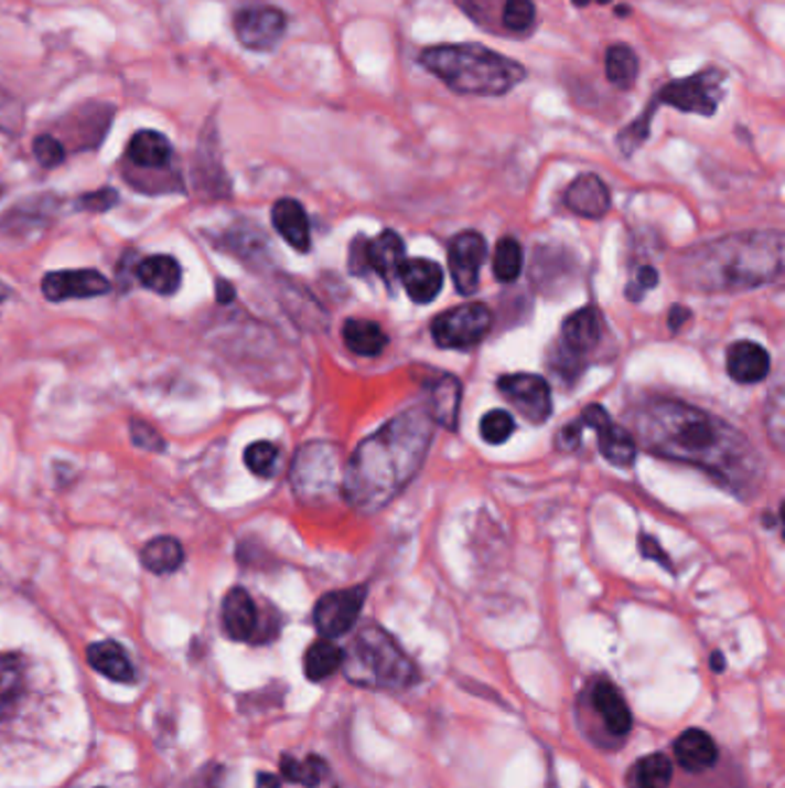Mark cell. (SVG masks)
Here are the masks:
<instances>
[{
	"label": "cell",
	"instance_id": "cell-1",
	"mask_svg": "<svg viewBox=\"0 0 785 788\" xmlns=\"http://www.w3.org/2000/svg\"><path fill=\"white\" fill-rule=\"evenodd\" d=\"M638 443L649 455L708 470L740 496H753L763 461L725 419L675 400H652L634 415Z\"/></svg>",
	"mask_w": 785,
	"mask_h": 788
},
{
	"label": "cell",
	"instance_id": "cell-2",
	"mask_svg": "<svg viewBox=\"0 0 785 788\" xmlns=\"http://www.w3.org/2000/svg\"><path fill=\"white\" fill-rule=\"evenodd\" d=\"M435 436L427 406L408 408L366 436L344 466L342 496L362 512L387 508L420 472Z\"/></svg>",
	"mask_w": 785,
	"mask_h": 788
},
{
	"label": "cell",
	"instance_id": "cell-3",
	"mask_svg": "<svg viewBox=\"0 0 785 788\" xmlns=\"http://www.w3.org/2000/svg\"><path fill=\"white\" fill-rule=\"evenodd\" d=\"M783 268V235L778 231L732 233L679 252L673 277L687 291L735 294L770 284Z\"/></svg>",
	"mask_w": 785,
	"mask_h": 788
},
{
	"label": "cell",
	"instance_id": "cell-4",
	"mask_svg": "<svg viewBox=\"0 0 785 788\" xmlns=\"http://www.w3.org/2000/svg\"><path fill=\"white\" fill-rule=\"evenodd\" d=\"M417 61L456 95L503 97L528 76L518 61L475 42L427 46Z\"/></svg>",
	"mask_w": 785,
	"mask_h": 788
},
{
	"label": "cell",
	"instance_id": "cell-5",
	"mask_svg": "<svg viewBox=\"0 0 785 788\" xmlns=\"http://www.w3.org/2000/svg\"><path fill=\"white\" fill-rule=\"evenodd\" d=\"M344 675L366 690L404 692L420 682V669L380 625H364L344 650Z\"/></svg>",
	"mask_w": 785,
	"mask_h": 788
},
{
	"label": "cell",
	"instance_id": "cell-6",
	"mask_svg": "<svg viewBox=\"0 0 785 788\" xmlns=\"http://www.w3.org/2000/svg\"><path fill=\"white\" fill-rule=\"evenodd\" d=\"M342 452L336 445L316 440L300 448L291 468V484L300 501L325 503L342 493Z\"/></svg>",
	"mask_w": 785,
	"mask_h": 788
},
{
	"label": "cell",
	"instance_id": "cell-7",
	"mask_svg": "<svg viewBox=\"0 0 785 788\" xmlns=\"http://www.w3.org/2000/svg\"><path fill=\"white\" fill-rule=\"evenodd\" d=\"M725 72L719 67H708L693 76L673 78L666 86L654 93L652 102L662 107H673L682 114H693L702 118H712L723 99Z\"/></svg>",
	"mask_w": 785,
	"mask_h": 788
},
{
	"label": "cell",
	"instance_id": "cell-8",
	"mask_svg": "<svg viewBox=\"0 0 785 788\" xmlns=\"http://www.w3.org/2000/svg\"><path fill=\"white\" fill-rule=\"evenodd\" d=\"M493 326V313L482 302H467L438 313L431 337L440 349H470L480 344Z\"/></svg>",
	"mask_w": 785,
	"mask_h": 788
},
{
	"label": "cell",
	"instance_id": "cell-9",
	"mask_svg": "<svg viewBox=\"0 0 785 788\" xmlns=\"http://www.w3.org/2000/svg\"><path fill=\"white\" fill-rule=\"evenodd\" d=\"M366 601V586H353L323 595L313 607V625L323 639H338L357 625Z\"/></svg>",
	"mask_w": 785,
	"mask_h": 788
},
{
	"label": "cell",
	"instance_id": "cell-10",
	"mask_svg": "<svg viewBox=\"0 0 785 788\" xmlns=\"http://www.w3.org/2000/svg\"><path fill=\"white\" fill-rule=\"evenodd\" d=\"M581 427H590L596 432L599 438V452L604 455L606 461L620 468H630L636 461L638 455V443L636 438L617 427L606 408H601L596 404H590L583 408V413L576 419Z\"/></svg>",
	"mask_w": 785,
	"mask_h": 788
},
{
	"label": "cell",
	"instance_id": "cell-11",
	"mask_svg": "<svg viewBox=\"0 0 785 788\" xmlns=\"http://www.w3.org/2000/svg\"><path fill=\"white\" fill-rule=\"evenodd\" d=\"M503 397L533 425H544L551 417V387L537 374H507L498 381Z\"/></svg>",
	"mask_w": 785,
	"mask_h": 788
},
{
	"label": "cell",
	"instance_id": "cell-12",
	"mask_svg": "<svg viewBox=\"0 0 785 788\" xmlns=\"http://www.w3.org/2000/svg\"><path fill=\"white\" fill-rule=\"evenodd\" d=\"M286 14L275 6H251L240 10L233 19L235 35L240 44L251 51L275 49L286 33Z\"/></svg>",
	"mask_w": 785,
	"mask_h": 788
},
{
	"label": "cell",
	"instance_id": "cell-13",
	"mask_svg": "<svg viewBox=\"0 0 785 788\" xmlns=\"http://www.w3.org/2000/svg\"><path fill=\"white\" fill-rule=\"evenodd\" d=\"M486 241L475 231H463L450 243L448 260L456 291L461 296H473L480 284V273L486 260Z\"/></svg>",
	"mask_w": 785,
	"mask_h": 788
},
{
	"label": "cell",
	"instance_id": "cell-14",
	"mask_svg": "<svg viewBox=\"0 0 785 788\" xmlns=\"http://www.w3.org/2000/svg\"><path fill=\"white\" fill-rule=\"evenodd\" d=\"M588 703L592 715L604 726V731L615 741H624L634 728V717L630 711V703L624 701L622 692L613 685L611 680L599 678L592 682L588 692Z\"/></svg>",
	"mask_w": 785,
	"mask_h": 788
},
{
	"label": "cell",
	"instance_id": "cell-15",
	"mask_svg": "<svg viewBox=\"0 0 785 788\" xmlns=\"http://www.w3.org/2000/svg\"><path fill=\"white\" fill-rule=\"evenodd\" d=\"M111 291L109 279L97 270H58L42 279V294L51 302H65L69 298H97Z\"/></svg>",
	"mask_w": 785,
	"mask_h": 788
},
{
	"label": "cell",
	"instance_id": "cell-16",
	"mask_svg": "<svg viewBox=\"0 0 785 788\" xmlns=\"http://www.w3.org/2000/svg\"><path fill=\"white\" fill-rule=\"evenodd\" d=\"M222 627L233 641H264L258 607L245 588H230L226 593L222 601Z\"/></svg>",
	"mask_w": 785,
	"mask_h": 788
},
{
	"label": "cell",
	"instance_id": "cell-17",
	"mask_svg": "<svg viewBox=\"0 0 785 788\" xmlns=\"http://www.w3.org/2000/svg\"><path fill=\"white\" fill-rule=\"evenodd\" d=\"M599 341H601L599 311L594 307H583L579 311H573L562 323V337H560L562 360L564 358L567 362L581 360L583 355L596 349Z\"/></svg>",
	"mask_w": 785,
	"mask_h": 788
},
{
	"label": "cell",
	"instance_id": "cell-18",
	"mask_svg": "<svg viewBox=\"0 0 785 788\" xmlns=\"http://www.w3.org/2000/svg\"><path fill=\"white\" fill-rule=\"evenodd\" d=\"M564 205L573 215L585 220H599L611 210V192L606 188V182L596 173H583L567 188Z\"/></svg>",
	"mask_w": 785,
	"mask_h": 788
},
{
	"label": "cell",
	"instance_id": "cell-19",
	"mask_svg": "<svg viewBox=\"0 0 785 788\" xmlns=\"http://www.w3.org/2000/svg\"><path fill=\"white\" fill-rule=\"evenodd\" d=\"M673 752H675V764L693 775L712 770L719 760V747L714 738L702 728H687L673 743Z\"/></svg>",
	"mask_w": 785,
	"mask_h": 788
},
{
	"label": "cell",
	"instance_id": "cell-20",
	"mask_svg": "<svg viewBox=\"0 0 785 788\" xmlns=\"http://www.w3.org/2000/svg\"><path fill=\"white\" fill-rule=\"evenodd\" d=\"M770 366V353L761 344H755V341H738V344L728 349L725 370L732 381L744 385L761 383L767 379Z\"/></svg>",
	"mask_w": 785,
	"mask_h": 788
},
{
	"label": "cell",
	"instance_id": "cell-21",
	"mask_svg": "<svg viewBox=\"0 0 785 788\" xmlns=\"http://www.w3.org/2000/svg\"><path fill=\"white\" fill-rule=\"evenodd\" d=\"M399 277H401V284L406 288L408 298L417 305L433 302L438 298V294L442 291V279H444L442 268L429 258L404 260Z\"/></svg>",
	"mask_w": 785,
	"mask_h": 788
},
{
	"label": "cell",
	"instance_id": "cell-22",
	"mask_svg": "<svg viewBox=\"0 0 785 788\" xmlns=\"http://www.w3.org/2000/svg\"><path fill=\"white\" fill-rule=\"evenodd\" d=\"M127 162L141 171H164L173 160L171 141L160 131L141 129L127 143Z\"/></svg>",
	"mask_w": 785,
	"mask_h": 788
},
{
	"label": "cell",
	"instance_id": "cell-23",
	"mask_svg": "<svg viewBox=\"0 0 785 788\" xmlns=\"http://www.w3.org/2000/svg\"><path fill=\"white\" fill-rule=\"evenodd\" d=\"M272 224L281 238L298 252H309L311 228L307 210L295 199H279L272 207Z\"/></svg>",
	"mask_w": 785,
	"mask_h": 788
},
{
	"label": "cell",
	"instance_id": "cell-24",
	"mask_svg": "<svg viewBox=\"0 0 785 788\" xmlns=\"http://www.w3.org/2000/svg\"><path fill=\"white\" fill-rule=\"evenodd\" d=\"M406 260V245L395 231H383L374 241L366 243V263L369 270L378 273L385 281L399 277V270Z\"/></svg>",
	"mask_w": 785,
	"mask_h": 788
},
{
	"label": "cell",
	"instance_id": "cell-25",
	"mask_svg": "<svg viewBox=\"0 0 785 788\" xmlns=\"http://www.w3.org/2000/svg\"><path fill=\"white\" fill-rule=\"evenodd\" d=\"M433 417V423L456 432L459 429V408H461V381L456 376L444 374L433 381L429 400L424 404Z\"/></svg>",
	"mask_w": 785,
	"mask_h": 788
},
{
	"label": "cell",
	"instance_id": "cell-26",
	"mask_svg": "<svg viewBox=\"0 0 785 788\" xmlns=\"http://www.w3.org/2000/svg\"><path fill=\"white\" fill-rule=\"evenodd\" d=\"M25 694V664L14 652H0V722L14 717Z\"/></svg>",
	"mask_w": 785,
	"mask_h": 788
},
{
	"label": "cell",
	"instance_id": "cell-27",
	"mask_svg": "<svg viewBox=\"0 0 785 788\" xmlns=\"http://www.w3.org/2000/svg\"><path fill=\"white\" fill-rule=\"evenodd\" d=\"M137 277L146 288H150V291L160 296H173L182 281V268L173 256L157 254L139 263Z\"/></svg>",
	"mask_w": 785,
	"mask_h": 788
},
{
	"label": "cell",
	"instance_id": "cell-28",
	"mask_svg": "<svg viewBox=\"0 0 785 788\" xmlns=\"http://www.w3.org/2000/svg\"><path fill=\"white\" fill-rule=\"evenodd\" d=\"M88 664L116 682H135V667L129 662L125 648L116 641H99L88 646Z\"/></svg>",
	"mask_w": 785,
	"mask_h": 788
},
{
	"label": "cell",
	"instance_id": "cell-29",
	"mask_svg": "<svg viewBox=\"0 0 785 788\" xmlns=\"http://www.w3.org/2000/svg\"><path fill=\"white\" fill-rule=\"evenodd\" d=\"M342 337L346 349L362 358H378L389 341L378 323L366 319H348L342 328Z\"/></svg>",
	"mask_w": 785,
	"mask_h": 788
},
{
	"label": "cell",
	"instance_id": "cell-30",
	"mask_svg": "<svg viewBox=\"0 0 785 788\" xmlns=\"http://www.w3.org/2000/svg\"><path fill=\"white\" fill-rule=\"evenodd\" d=\"M344 664V648H338L332 639L313 641L304 652V675L311 682H321L342 671Z\"/></svg>",
	"mask_w": 785,
	"mask_h": 788
},
{
	"label": "cell",
	"instance_id": "cell-31",
	"mask_svg": "<svg viewBox=\"0 0 785 788\" xmlns=\"http://www.w3.org/2000/svg\"><path fill=\"white\" fill-rule=\"evenodd\" d=\"M673 781V760L666 754L638 758L626 775V788H668Z\"/></svg>",
	"mask_w": 785,
	"mask_h": 788
},
{
	"label": "cell",
	"instance_id": "cell-32",
	"mask_svg": "<svg viewBox=\"0 0 785 788\" xmlns=\"http://www.w3.org/2000/svg\"><path fill=\"white\" fill-rule=\"evenodd\" d=\"M638 56L630 44H613L606 51V78L617 88L630 93L638 82Z\"/></svg>",
	"mask_w": 785,
	"mask_h": 788
},
{
	"label": "cell",
	"instance_id": "cell-33",
	"mask_svg": "<svg viewBox=\"0 0 785 788\" xmlns=\"http://www.w3.org/2000/svg\"><path fill=\"white\" fill-rule=\"evenodd\" d=\"M141 563L152 574H171L185 563V549L169 535L150 540L141 551Z\"/></svg>",
	"mask_w": 785,
	"mask_h": 788
},
{
	"label": "cell",
	"instance_id": "cell-34",
	"mask_svg": "<svg viewBox=\"0 0 785 788\" xmlns=\"http://www.w3.org/2000/svg\"><path fill=\"white\" fill-rule=\"evenodd\" d=\"M279 768H281V779L291 781V784H300L304 788L321 786L327 775V764L316 754H309L307 758H295L291 754H283Z\"/></svg>",
	"mask_w": 785,
	"mask_h": 788
},
{
	"label": "cell",
	"instance_id": "cell-35",
	"mask_svg": "<svg viewBox=\"0 0 785 788\" xmlns=\"http://www.w3.org/2000/svg\"><path fill=\"white\" fill-rule=\"evenodd\" d=\"M523 270V249L516 238H501L493 252V275L501 281H516Z\"/></svg>",
	"mask_w": 785,
	"mask_h": 788
},
{
	"label": "cell",
	"instance_id": "cell-36",
	"mask_svg": "<svg viewBox=\"0 0 785 788\" xmlns=\"http://www.w3.org/2000/svg\"><path fill=\"white\" fill-rule=\"evenodd\" d=\"M657 111H659V107L649 99L645 111L620 131V135H617V148H620L626 157L634 155L638 148H643V143L649 139L652 118H654V114H657Z\"/></svg>",
	"mask_w": 785,
	"mask_h": 788
},
{
	"label": "cell",
	"instance_id": "cell-37",
	"mask_svg": "<svg viewBox=\"0 0 785 788\" xmlns=\"http://www.w3.org/2000/svg\"><path fill=\"white\" fill-rule=\"evenodd\" d=\"M277 461H279V448L270 440H256L245 450V464L254 472V476H260V478L275 476Z\"/></svg>",
	"mask_w": 785,
	"mask_h": 788
},
{
	"label": "cell",
	"instance_id": "cell-38",
	"mask_svg": "<svg viewBox=\"0 0 785 788\" xmlns=\"http://www.w3.org/2000/svg\"><path fill=\"white\" fill-rule=\"evenodd\" d=\"M537 17V8L533 0H503V25L509 33H528Z\"/></svg>",
	"mask_w": 785,
	"mask_h": 788
},
{
	"label": "cell",
	"instance_id": "cell-39",
	"mask_svg": "<svg viewBox=\"0 0 785 788\" xmlns=\"http://www.w3.org/2000/svg\"><path fill=\"white\" fill-rule=\"evenodd\" d=\"M514 417L512 413L507 411H491L482 417V425H480V432H482V438L491 445H503L505 440H509V436L514 434Z\"/></svg>",
	"mask_w": 785,
	"mask_h": 788
},
{
	"label": "cell",
	"instance_id": "cell-40",
	"mask_svg": "<svg viewBox=\"0 0 785 788\" xmlns=\"http://www.w3.org/2000/svg\"><path fill=\"white\" fill-rule=\"evenodd\" d=\"M129 436H132V443L137 448L148 452H164L166 448V440L162 438V434L150 427L148 423H143V419H132V423H129Z\"/></svg>",
	"mask_w": 785,
	"mask_h": 788
},
{
	"label": "cell",
	"instance_id": "cell-41",
	"mask_svg": "<svg viewBox=\"0 0 785 788\" xmlns=\"http://www.w3.org/2000/svg\"><path fill=\"white\" fill-rule=\"evenodd\" d=\"M33 155L44 169H54L65 160V146L54 135H42L33 141Z\"/></svg>",
	"mask_w": 785,
	"mask_h": 788
},
{
	"label": "cell",
	"instance_id": "cell-42",
	"mask_svg": "<svg viewBox=\"0 0 785 788\" xmlns=\"http://www.w3.org/2000/svg\"><path fill=\"white\" fill-rule=\"evenodd\" d=\"M657 281H659L657 270L649 268V266H643V268H638L636 277L632 279L630 291H626V296H630L634 302H638L647 291H652V288L657 286Z\"/></svg>",
	"mask_w": 785,
	"mask_h": 788
},
{
	"label": "cell",
	"instance_id": "cell-43",
	"mask_svg": "<svg viewBox=\"0 0 785 788\" xmlns=\"http://www.w3.org/2000/svg\"><path fill=\"white\" fill-rule=\"evenodd\" d=\"M118 201V194L116 190H99L95 194H86L78 199V205H82L84 210H93V213H104V210H109L111 205H116Z\"/></svg>",
	"mask_w": 785,
	"mask_h": 788
},
{
	"label": "cell",
	"instance_id": "cell-44",
	"mask_svg": "<svg viewBox=\"0 0 785 788\" xmlns=\"http://www.w3.org/2000/svg\"><path fill=\"white\" fill-rule=\"evenodd\" d=\"M366 243L369 238H364V235H357L351 245V254H348V266L353 275H366L369 273V263H366Z\"/></svg>",
	"mask_w": 785,
	"mask_h": 788
},
{
	"label": "cell",
	"instance_id": "cell-45",
	"mask_svg": "<svg viewBox=\"0 0 785 788\" xmlns=\"http://www.w3.org/2000/svg\"><path fill=\"white\" fill-rule=\"evenodd\" d=\"M581 432H583V427H581L579 423H576V419H573L571 425L562 427V429H560V434H558V448H560V450H564V452H571V450L579 448V443H581Z\"/></svg>",
	"mask_w": 785,
	"mask_h": 788
},
{
	"label": "cell",
	"instance_id": "cell-46",
	"mask_svg": "<svg viewBox=\"0 0 785 788\" xmlns=\"http://www.w3.org/2000/svg\"><path fill=\"white\" fill-rule=\"evenodd\" d=\"M641 554L645 558H657L666 569H670V563H668V556H666V551L659 546V542L649 537V535H641Z\"/></svg>",
	"mask_w": 785,
	"mask_h": 788
},
{
	"label": "cell",
	"instance_id": "cell-47",
	"mask_svg": "<svg viewBox=\"0 0 785 788\" xmlns=\"http://www.w3.org/2000/svg\"><path fill=\"white\" fill-rule=\"evenodd\" d=\"M689 319H691V311H689V309H685V307H675V309H670L668 326H670V330H679V328H682Z\"/></svg>",
	"mask_w": 785,
	"mask_h": 788
},
{
	"label": "cell",
	"instance_id": "cell-48",
	"mask_svg": "<svg viewBox=\"0 0 785 788\" xmlns=\"http://www.w3.org/2000/svg\"><path fill=\"white\" fill-rule=\"evenodd\" d=\"M281 786V777L272 775V773H258L256 777V788H279Z\"/></svg>",
	"mask_w": 785,
	"mask_h": 788
},
{
	"label": "cell",
	"instance_id": "cell-49",
	"mask_svg": "<svg viewBox=\"0 0 785 788\" xmlns=\"http://www.w3.org/2000/svg\"><path fill=\"white\" fill-rule=\"evenodd\" d=\"M235 298V288L228 281H217V302L228 305Z\"/></svg>",
	"mask_w": 785,
	"mask_h": 788
},
{
	"label": "cell",
	"instance_id": "cell-50",
	"mask_svg": "<svg viewBox=\"0 0 785 788\" xmlns=\"http://www.w3.org/2000/svg\"><path fill=\"white\" fill-rule=\"evenodd\" d=\"M14 114V104H12V97L8 93L0 90V125L6 123L8 116Z\"/></svg>",
	"mask_w": 785,
	"mask_h": 788
},
{
	"label": "cell",
	"instance_id": "cell-51",
	"mask_svg": "<svg viewBox=\"0 0 785 788\" xmlns=\"http://www.w3.org/2000/svg\"><path fill=\"white\" fill-rule=\"evenodd\" d=\"M710 667H712V671H717V673H723V669H725V660H723V654L717 650V652H712V657H710Z\"/></svg>",
	"mask_w": 785,
	"mask_h": 788
},
{
	"label": "cell",
	"instance_id": "cell-52",
	"mask_svg": "<svg viewBox=\"0 0 785 788\" xmlns=\"http://www.w3.org/2000/svg\"><path fill=\"white\" fill-rule=\"evenodd\" d=\"M8 296H10V288L6 286V281H3V279H0V302H3Z\"/></svg>",
	"mask_w": 785,
	"mask_h": 788
},
{
	"label": "cell",
	"instance_id": "cell-53",
	"mask_svg": "<svg viewBox=\"0 0 785 788\" xmlns=\"http://www.w3.org/2000/svg\"><path fill=\"white\" fill-rule=\"evenodd\" d=\"M571 3H573L576 8H585V6L590 3V0H571Z\"/></svg>",
	"mask_w": 785,
	"mask_h": 788
},
{
	"label": "cell",
	"instance_id": "cell-54",
	"mask_svg": "<svg viewBox=\"0 0 785 788\" xmlns=\"http://www.w3.org/2000/svg\"><path fill=\"white\" fill-rule=\"evenodd\" d=\"M615 12H617V17H620V14H630V8H617Z\"/></svg>",
	"mask_w": 785,
	"mask_h": 788
},
{
	"label": "cell",
	"instance_id": "cell-55",
	"mask_svg": "<svg viewBox=\"0 0 785 788\" xmlns=\"http://www.w3.org/2000/svg\"><path fill=\"white\" fill-rule=\"evenodd\" d=\"M596 3H604V6H606V3H611V0H596Z\"/></svg>",
	"mask_w": 785,
	"mask_h": 788
},
{
	"label": "cell",
	"instance_id": "cell-56",
	"mask_svg": "<svg viewBox=\"0 0 785 788\" xmlns=\"http://www.w3.org/2000/svg\"><path fill=\"white\" fill-rule=\"evenodd\" d=\"M0 194H3V190H0Z\"/></svg>",
	"mask_w": 785,
	"mask_h": 788
}]
</instances>
